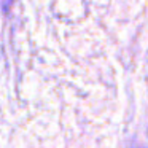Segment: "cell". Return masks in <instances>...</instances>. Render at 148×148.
<instances>
[{
  "instance_id": "1",
  "label": "cell",
  "mask_w": 148,
  "mask_h": 148,
  "mask_svg": "<svg viewBox=\"0 0 148 148\" xmlns=\"http://www.w3.org/2000/svg\"><path fill=\"white\" fill-rule=\"evenodd\" d=\"M0 2H2V8H3L5 13H8L10 8L13 7V3H14V0H0Z\"/></svg>"
},
{
  "instance_id": "2",
  "label": "cell",
  "mask_w": 148,
  "mask_h": 148,
  "mask_svg": "<svg viewBox=\"0 0 148 148\" xmlns=\"http://www.w3.org/2000/svg\"><path fill=\"white\" fill-rule=\"evenodd\" d=\"M129 148H143V147H140V145H131Z\"/></svg>"
}]
</instances>
